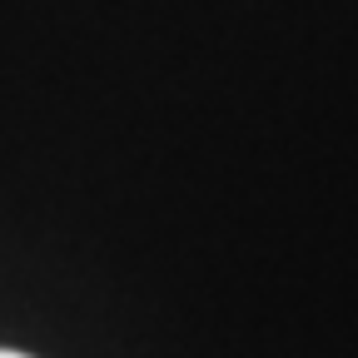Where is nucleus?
I'll list each match as a JSON object with an SVG mask.
<instances>
[{
	"label": "nucleus",
	"instance_id": "1",
	"mask_svg": "<svg viewBox=\"0 0 358 358\" xmlns=\"http://www.w3.org/2000/svg\"><path fill=\"white\" fill-rule=\"evenodd\" d=\"M0 358H30V353H20V348H0Z\"/></svg>",
	"mask_w": 358,
	"mask_h": 358
}]
</instances>
